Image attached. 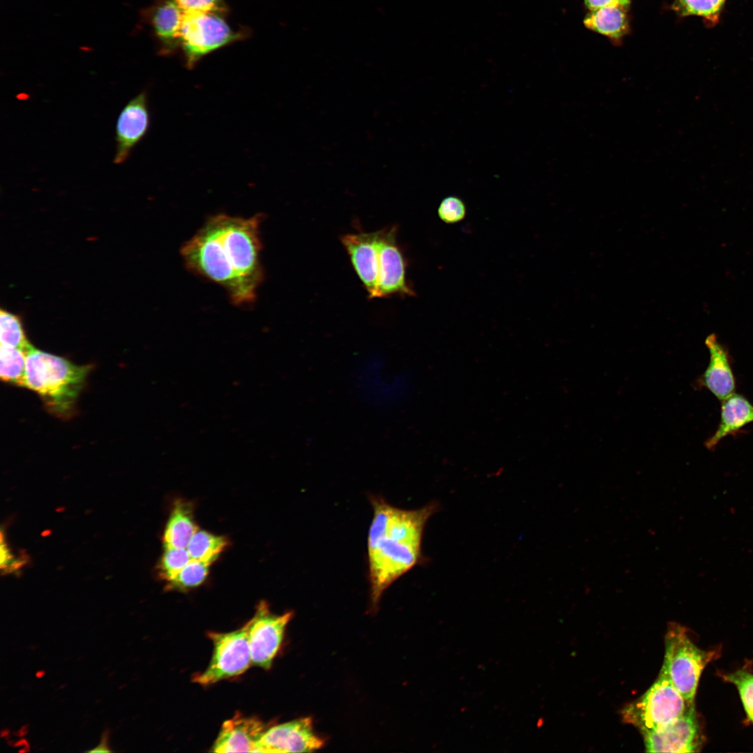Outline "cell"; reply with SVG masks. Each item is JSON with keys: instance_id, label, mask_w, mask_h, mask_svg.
I'll return each mask as SVG.
<instances>
[{"instance_id": "1", "label": "cell", "mask_w": 753, "mask_h": 753, "mask_svg": "<svg viewBox=\"0 0 753 753\" xmlns=\"http://www.w3.org/2000/svg\"><path fill=\"white\" fill-rule=\"evenodd\" d=\"M261 220L214 215L181 248L186 267L222 287L236 305L253 303L262 282Z\"/></svg>"}, {"instance_id": "2", "label": "cell", "mask_w": 753, "mask_h": 753, "mask_svg": "<svg viewBox=\"0 0 753 753\" xmlns=\"http://www.w3.org/2000/svg\"><path fill=\"white\" fill-rule=\"evenodd\" d=\"M370 501L373 517L367 537L368 577L375 609L383 592L420 562L424 528L439 505L432 502L404 510L381 496H370Z\"/></svg>"}, {"instance_id": "3", "label": "cell", "mask_w": 753, "mask_h": 753, "mask_svg": "<svg viewBox=\"0 0 753 753\" xmlns=\"http://www.w3.org/2000/svg\"><path fill=\"white\" fill-rule=\"evenodd\" d=\"M89 370V365H77L32 347L26 358L24 387L36 392L51 413L68 417Z\"/></svg>"}, {"instance_id": "4", "label": "cell", "mask_w": 753, "mask_h": 753, "mask_svg": "<svg viewBox=\"0 0 753 753\" xmlns=\"http://www.w3.org/2000/svg\"><path fill=\"white\" fill-rule=\"evenodd\" d=\"M664 657L661 668L689 704L694 698L701 673L719 656V650L704 651L690 639L686 628L670 623L664 637Z\"/></svg>"}, {"instance_id": "5", "label": "cell", "mask_w": 753, "mask_h": 753, "mask_svg": "<svg viewBox=\"0 0 753 753\" xmlns=\"http://www.w3.org/2000/svg\"><path fill=\"white\" fill-rule=\"evenodd\" d=\"M693 704L686 701L660 669L653 684L640 697L625 705L621 713L625 723L634 726L642 734L676 720Z\"/></svg>"}, {"instance_id": "6", "label": "cell", "mask_w": 753, "mask_h": 753, "mask_svg": "<svg viewBox=\"0 0 753 753\" xmlns=\"http://www.w3.org/2000/svg\"><path fill=\"white\" fill-rule=\"evenodd\" d=\"M241 37L220 16L213 12L185 13L181 33L186 66L191 69L204 56Z\"/></svg>"}, {"instance_id": "7", "label": "cell", "mask_w": 753, "mask_h": 753, "mask_svg": "<svg viewBox=\"0 0 753 753\" xmlns=\"http://www.w3.org/2000/svg\"><path fill=\"white\" fill-rule=\"evenodd\" d=\"M248 622L229 632H210L213 644L211 660L206 669L195 675L193 681L208 685L244 673L252 664L248 638Z\"/></svg>"}, {"instance_id": "8", "label": "cell", "mask_w": 753, "mask_h": 753, "mask_svg": "<svg viewBox=\"0 0 753 753\" xmlns=\"http://www.w3.org/2000/svg\"><path fill=\"white\" fill-rule=\"evenodd\" d=\"M641 735L647 752H697L703 743L694 704L676 720Z\"/></svg>"}, {"instance_id": "9", "label": "cell", "mask_w": 753, "mask_h": 753, "mask_svg": "<svg viewBox=\"0 0 753 753\" xmlns=\"http://www.w3.org/2000/svg\"><path fill=\"white\" fill-rule=\"evenodd\" d=\"M293 614L276 615L270 611L265 602L257 606L255 614L248 621V638L252 664L268 669L282 644L284 630Z\"/></svg>"}, {"instance_id": "10", "label": "cell", "mask_w": 753, "mask_h": 753, "mask_svg": "<svg viewBox=\"0 0 753 753\" xmlns=\"http://www.w3.org/2000/svg\"><path fill=\"white\" fill-rule=\"evenodd\" d=\"M378 231V298L414 296L406 279V262L397 243L394 226Z\"/></svg>"}, {"instance_id": "11", "label": "cell", "mask_w": 753, "mask_h": 753, "mask_svg": "<svg viewBox=\"0 0 753 753\" xmlns=\"http://www.w3.org/2000/svg\"><path fill=\"white\" fill-rule=\"evenodd\" d=\"M324 740L313 730L312 720L304 717L266 729L258 752H311L321 748Z\"/></svg>"}, {"instance_id": "12", "label": "cell", "mask_w": 753, "mask_h": 753, "mask_svg": "<svg viewBox=\"0 0 753 753\" xmlns=\"http://www.w3.org/2000/svg\"><path fill=\"white\" fill-rule=\"evenodd\" d=\"M147 93L142 91L121 111L116 126V153L113 162H124L146 135L150 123Z\"/></svg>"}, {"instance_id": "13", "label": "cell", "mask_w": 753, "mask_h": 753, "mask_svg": "<svg viewBox=\"0 0 753 753\" xmlns=\"http://www.w3.org/2000/svg\"><path fill=\"white\" fill-rule=\"evenodd\" d=\"M378 231L341 236L352 266L370 298H378Z\"/></svg>"}, {"instance_id": "14", "label": "cell", "mask_w": 753, "mask_h": 753, "mask_svg": "<svg viewBox=\"0 0 753 753\" xmlns=\"http://www.w3.org/2000/svg\"><path fill=\"white\" fill-rule=\"evenodd\" d=\"M705 344L709 352L708 365L694 385L708 389L722 402L733 394L736 390L729 352L713 333L707 336Z\"/></svg>"}, {"instance_id": "15", "label": "cell", "mask_w": 753, "mask_h": 753, "mask_svg": "<svg viewBox=\"0 0 753 753\" xmlns=\"http://www.w3.org/2000/svg\"><path fill=\"white\" fill-rule=\"evenodd\" d=\"M265 731L260 720L238 714L223 723L211 751L258 752L259 743Z\"/></svg>"}, {"instance_id": "16", "label": "cell", "mask_w": 753, "mask_h": 753, "mask_svg": "<svg viewBox=\"0 0 753 753\" xmlns=\"http://www.w3.org/2000/svg\"><path fill=\"white\" fill-rule=\"evenodd\" d=\"M752 422L753 404L743 395L734 393L722 401L719 425L713 434L705 441L704 446L707 449L713 450L724 438L736 435Z\"/></svg>"}, {"instance_id": "17", "label": "cell", "mask_w": 753, "mask_h": 753, "mask_svg": "<svg viewBox=\"0 0 753 753\" xmlns=\"http://www.w3.org/2000/svg\"><path fill=\"white\" fill-rule=\"evenodd\" d=\"M185 12L174 0H165L153 12L151 25L166 53L180 45V33Z\"/></svg>"}, {"instance_id": "18", "label": "cell", "mask_w": 753, "mask_h": 753, "mask_svg": "<svg viewBox=\"0 0 753 753\" xmlns=\"http://www.w3.org/2000/svg\"><path fill=\"white\" fill-rule=\"evenodd\" d=\"M197 531L192 506L188 502L178 500L174 504L164 532L165 548H186Z\"/></svg>"}, {"instance_id": "19", "label": "cell", "mask_w": 753, "mask_h": 753, "mask_svg": "<svg viewBox=\"0 0 753 753\" xmlns=\"http://www.w3.org/2000/svg\"><path fill=\"white\" fill-rule=\"evenodd\" d=\"M584 23L588 29L614 38L625 35L629 27L626 8L614 6L591 10Z\"/></svg>"}, {"instance_id": "20", "label": "cell", "mask_w": 753, "mask_h": 753, "mask_svg": "<svg viewBox=\"0 0 753 753\" xmlns=\"http://www.w3.org/2000/svg\"><path fill=\"white\" fill-rule=\"evenodd\" d=\"M227 545V540L224 537L198 530L190 539L186 549L191 559L210 565Z\"/></svg>"}, {"instance_id": "21", "label": "cell", "mask_w": 753, "mask_h": 753, "mask_svg": "<svg viewBox=\"0 0 753 753\" xmlns=\"http://www.w3.org/2000/svg\"><path fill=\"white\" fill-rule=\"evenodd\" d=\"M27 351L1 345L0 376L2 381L24 386Z\"/></svg>"}, {"instance_id": "22", "label": "cell", "mask_w": 753, "mask_h": 753, "mask_svg": "<svg viewBox=\"0 0 753 753\" xmlns=\"http://www.w3.org/2000/svg\"><path fill=\"white\" fill-rule=\"evenodd\" d=\"M726 0H674L673 9L680 16L696 15L708 23L717 22Z\"/></svg>"}, {"instance_id": "23", "label": "cell", "mask_w": 753, "mask_h": 753, "mask_svg": "<svg viewBox=\"0 0 753 753\" xmlns=\"http://www.w3.org/2000/svg\"><path fill=\"white\" fill-rule=\"evenodd\" d=\"M1 345L18 348L27 352L32 347L26 338L20 318L6 310L0 312Z\"/></svg>"}, {"instance_id": "24", "label": "cell", "mask_w": 753, "mask_h": 753, "mask_svg": "<svg viewBox=\"0 0 753 753\" xmlns=\"http://www.w3.org/2000/svg\"><path fill=\"white\" fill-rule=\"evenodd\" d=\"M723 680L734 685L739 693L749 720L753 723V674L744 669L721 674Z\"/></svg>"}, {"instance_id": "25", "label": "cell", "mask_w": 753, "mask_h": 753, "mask_svg": "<svg viewBox=\"0 0 753 753\" xmlns=\"http://www.w3.org/2000/svg\"><path fill=\"white\" fill-rule=\"evenodd\" d=\"M209 564L191 559L170 582L176 589H187L201 584L208 572Z\"/></svg>"}, {"instance_id": "26", "label": "cell", "mask_w": 753, "mask_h": 753, "mask_svg": "<svg viewBox=\"0 0 753 753\" xmlns=\"http://www.w3.org/2000/svg\"><path fill=\"white\" fill-rule=\"evenodd\" d=\"M190 560L186 548H166L160 563L161 576L172 581Z\"/></svg>"}, {"instance_id": "27", "label": "cell", "mask_w": 753, "mask_h": 753, "mask_svg": "<svg viewBox=\"0 0 753 753\" xmlns=\"http://www.w3.org/2000/svg\"><path fill=\"white\" fill-rule=\"evenodd\" d=\"M438 215L440 219L448 224H454L462 220L466 215V206L462 199L455 196L444 198L439 208Z\"/></svg>"}, {"instance_id": "28", "label": "cell", "mask_w": 753, "mask_h": 753, "mask_svg": "<svg viewBox=\"0 0 753 753\" xmlns=\"http://www.w3.org/2000/svg\"><path fill=\"white\" fill-rule=\"evenodd\" d=\"M185 13L213 12L223 13L225 6L222 0H174Z\"/></svg>"}, {"instance_id": "29", "label": "cell", "mask_w": 753, "mask_h": 753, "mask_svg": "<svg viewBox=\"0 0 753 753\" xmlns=\"http://www.w3.org/2000/svg\"><path fill=\"white\" fill-rule=\"evenodd\" d=\"M1 569L5 570L6 572L13 571L17 569L20 565H22L21 562H19L11 554L9 549L4 543L1 535Z\"/></svg>"}, {"instance_id": "30", "label": "cell", "mask_w": 753, "mask_h": 753, "mask_svg": "<svg viewBox=\"0 0 753 753\" xmlns=\"http://www.w3.org/2000/svg\"><path fill=\"white\" fill-rule=\"evenodd\" d=\"M632 0H584L586 6L593 10L598 8L607 6L621 7L628 8Z\"/></svg>"}, {"instance_id": "31", "label": "cell", "mask_w": 753, "mask_h": 753, "mask_svg": "<svg viewBox=\"0 0 753 753\" xmlns=\"http://www.w3.org/2000/svg\"><path fill=\"white\" fill-rule=\"evenodd\" d=\"M108 731H106L102 734L100 742L95 748L91 750L87 751L89 752H110L111 750L108 747Z\"/></svg>"}]
</instances>
